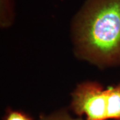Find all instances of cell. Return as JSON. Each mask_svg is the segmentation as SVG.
Returning a JSON list of instances; mask_svg holds the SVG:
<instances>
[{"label": "cell", "instance_id": "1", "mask_svg": "<svg viewBox=\"0 0 120 120\" xmlns=\"http://www.w3.org/2000/svg\"><path fill=\"white\" fill-rule=\"evenodd\" d=\"M74 30L84 57L120 64V0H87L75 17Z\"/></svg>", "mask_w": 120, "mask_h": 120}, {"label": "cell", "instance_id": "2", "mask_svg": "<svg viewBox=\"0 0 120 120\" xmlns=\"http://www.w3.org/2000/svg\"><path fill=\"white\" fill-rule=\"evenodd\" d=\"M71 108L86 120H120V83L107 89L93 82L77 86Z\"/></svg>", "mask_w": 120, "mask_h": 120}, {"label": "cell", "instance_id": "3", "mask_svg": "<svg viewBox=\"0 0 120 120\" xmlns=\"http://www.w3.org/2000/svg\"><path fill=\"white\" fill-rule=\"evenodd\" d=\"M13 19V8L11 0H1V24L7 26Z\"/></svg>", "mask_w": 120, "mask_h": 120}, {"label": "cell", "instance_id": "4", "mask_svg": "<svg viewBox=\"0 0 120 120\" xmlns=\"http://www.w3.org/2000/svg\"><path fill=\"white\" fill-rule=\"evenodd\" d=\"M39 120H86L82 118H73L65 112H57L50 116L41 117Z\"/></svg>", "mask_w": 120, "mask_h": 120}, {"label": "cell", "instance_id": "5", "mask_svg": "<svg viewBox=\"0 0 120 120\" xmlns=\"http://www.w3.org/2000/svg\"><path fill=\"white\" fill-rule=\"evenodd\" d=\"M6 120H31L27 116L18 112H10L6 118Z\"/></svg>", "mask_w": 120, "mask_h": 120}]
</instances>
